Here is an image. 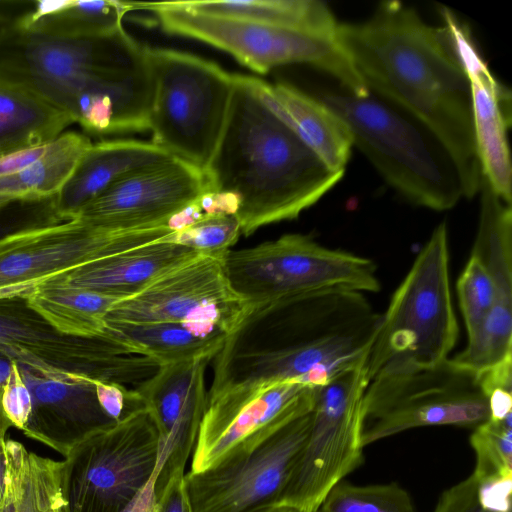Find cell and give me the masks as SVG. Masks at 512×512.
<instances>
[{
  "label": "cell",
  "instance_id": "1",
  "mask_svg": "<svg viewBox=\"0 0 512 512\" xmlns=\"http://www.w3.org/2000/svg\"><path fill=\"white\" fill-rule=\"evenodd\" d=\"M337 40L369 92L439 142L464 197L479 193L470 87L447 28L429 25L399 1H384L365 21L339 23Z\"/></svg>",
  "mask_w": 512,
  "mask_h": 512
},
{
  "label": "cell",
  "instance_id": "2",
  "mask_svg": "<svg viewBox=\"0 0 512 512\" xmlns=\"http://www.w3.org/2000/svg\"><path fill=\"white\" fill-rule=\"evenodd\" d=\"M204 172L211 200H228L245 236L297 218L345 173L327 167L269 106L256 77L240 74H234L228 117Z\"/></svg>",
  "mask_w": 512,
  "mask_h": 512
},
{
  "label": "cell",
  "instance_id": "3",
  "mask_svg": "<svg viewBox=\"0 0 512 512\" xmlns=\"http://www.w3.org/2000/svg\"><path fill=\"white\" fill-rule=\"evenodd\" d=\"M270 316L276 319L271 345L226 344L217 355L213 383L323 385L365 362L381 320L363 293L344 289L310 294Z\"/></svg>",
  "mask_w": 512,
  "mask_h": 512
},
{
  "label": "cell",
  "instance_id": "4",
  "mask_svg": "<svg viewBox=\"0 0 512 512\" xmlns=\"http://www.w3.org/2000/svg\"><path fill=\"white\" fill-rule=\"evenodd\" d=\"M346 123L359 149L385 181L408 201L436 211L462 198L458 173L439 142L400 109L369 92L318 96Z\"/></svg>",
  "mask_w": 512,
  "mask_h": 512
},
{
  "label": "cell",
  "instance_id": "5",
  "mask_svg": "<svg viewBox=\"0 0 512 512\" xmlns=\"http://www.w3.org/2000/svg\"><path fill=\"white\" fill-rule=\"evenodd\" d=\"M458 337L449 281L448 230L439 223L394 292L364 368L374 377L433 366L448 358Z\"/></svg>",
  "mask_w": 512,
  "mask_h": 512
},
{
  "label": "cell",
  "instance_id": "6",
  "mask_svg": "<svg viewBox=\"0 0 512 512\" xmlns=\"http://www.w3.org/2000/svg\"><path fill=\"white\" fill-rule=\"evenodd\" d=\"M224 263L231 285L252 307L248 326L317 292L380 289L371 259L322 246L303 234L230 250Z\"/></svg>",
  "mask_w": 512,
  "mask_h": 512
},
{
  "label": "cell",
  "instance_id": "7",
  "mask_svg": "<svg viewBox=\"0 0 512 512\" xmlns=\"http://www.w3.org/2000/svg\"><path fill=\"white\" fill-rule=\"evenodd\" d=\"M151 142L204 171L223 132L234 74L196 55L146 47Z\"/></svg>",
  "mask_w": 512,
  "mask_h": 512
},
{
  "label": "cell",
  "instance_id": "8",
  "mask_svg": "<svg viewBox=\"0 0 512 512\" xmlns=\"http://www.w3.org/2000/svg\"><path fill=\"white\" fill-rule=\"evenodd\" d=\"M129 4L131 11L152 12L165 32L214 46L256 73L265 74L287 64H308L332 76L353 95L369 93L340 46L337 33L197 13L176 1Z\"/></svg>",
  "mask_w": 512,
  "mask_h": 512
},
{
  "label": "cell",
  "instance_id": "9",
  "mask_svg": "<svg viewBox=\"0 0 512 512\" xmlns=\"http://www.w3.org/2000/svg\"><path fill=\"white\" fill-rule=\"evenodd\" d=\"M490 416L479 373L452 359L428 367L380 374L362 403V443L412 428L454 425L475 428Z\"/></svg>",
  "mask_w": 512,
  "mask_h": 512
},
{
  "label": "cell",
  "instance_id": "10",
  "mask_svg": "<svg viewBox=\"0 0 512 512\" xmlns=\"http://www.w3.org/2000/svg\"><path fill=\"white\" fill-rule=\"evenodd\" d=\"M175 226L111 230L71 217L17 227L0 236V298L27 296L85 265L170 235Z\"/></svg>",
  "mask_w": 512,
  "mask_h": 512
},
{
  "label": "cell",
  "instance_id": "11",
  "mask_svg": "<svg viewBox=\"0 0 512 512\" xmlns=\"http://www.w3.org/2000/svg\"><path fill=\"white\" fill-rule=\"evenodd\" d=\"M224 259L201 253L187 258L117 301L105 320L175 323L202 336H237L253 310L231 285Z\"/></svg>",
  "mask_w": 512,
  "mask_h": 512
},
{
  "label": "cell",
  "instance_id": "12",
  "mask_svg": "<svg viewBox=\"0 0 512 512\" xmlns=\"http://www.w3.org/2000/svg\"><path fill=\"white\" fill-rule=\"evenodd\" d=\"M159 434L146 409L78 444L63 461L62 512H123L155 477Z\"/></svg>",
  "mask_w": 512,
  "mask_h": 512
},
{
  "label": "cell",
  "instance_id": "13",
  "mask_svg": "<svg viewBox=\"0 0 512 512\" xmlns=\"http://www.w3.org/2000/svg\"><path fill=\"white\" fill-rule=\"evenodd\" d=\"M0 352L44 373L134 388L160 367L105 335L87 337L60 331L23 295L0 298Z\"/></svg>",
  "mask_w": 512,
  "mask_h": 512
},
{
  "label": "cell",
  "instance_id": "14",
  "mask_svg": "<svg viewBox=\"0 0 512 512\" xmlns=\"http://www.w3.org/2000/svg\"><path fill=\"white\" fill-rule=\"evenodd\" d=\"M364 363L315 387L309 432L277 506L317 512L329 490L361 464Z\"/></svg>",
  "mask_w": 512,
  "mask_h": 512
},
{
  "label": "cell",
  "instance_id": "15",
  "mask_svg": "<svg viewBox=\"0 0 512 512\" xmlns=\"http://www.w3.org/2000/svg\"><path fill=\"white\" fill-rule=\"evenodd\" d=\"M311 410L214 466L184 476L193 512H270L306 441Z\"/></svg>",
  "mask_w": 512,
  "mask_h": 512
},
{
  "label": "cell",
  "instance_id": "16",
  "mask_svg": "<svg viewBox=\"0 0 512 512\" xmlns=\"http://www.w3.org/2000/svg\"><path fill=\"white\" fill-rule=\"evenodd\" d=\"M314 393L315 387L296 382L213 383L189 472L206 470L308 413Z\"/></svg>",
  "mask_w": 512,
  "mask_h": 512
},
{
  "label": "cell",
  "instance_id": "17",
  "mask_svg": "<svg viewBox=\"0 0 512 512\" xmlns=\"http://www.w3.org/2000/svg\"><path fill=\"white\" fill-rule=\"evenodd\" d=\"M208 200L211 190L205 172L169 156L123 175L71 217L111 230L174 225L177 217Z\"/></svg>",
  "mask_w": 512,
  "mask_h": 512
},
{
  "label": "cell",
  "instance_id": "18",
  "mask_svg": "<svg viewBox=\"0 0 512 512\" xmlns=\"http://www.w3.org/2000/svg\"><path fill=\"white\" fill-rule=\"evenodd\" d=\"M69 113L86 132L107 135L147 130L152 82L146 60L94 75L40 78L11 85Z\"/></svg>",
  "mask_w": 512,
  "mask_h": 512
},
{
  "label": "cell",
  "instance_id": "19",
  "mask_svg": "<svg viewBox=\"0 0 512 512\" xmlns=\"http://www.w3.org/2000/svg\"><path fill=\"white\" fill-rule=\"evenodd\" d=\"M146 46L124 28L92 38H61L19 29L0 36V83L108 73L138 65Z\"/></svg>",
  "mask_w": 512,
  "mask_h": 512
},
{
  "label": "cell",
  "instance_id": "20",
  "mask_svg": "<svg viewBox=\"0 0 512 512\" xmlns=\"http://www.w3.org/2000/svg\"><path fill=\"white\" fill-rule=\"evenodd\" d=\"M210 360L162 365L135 387L159 434L155 493L160 497L177 473H184L206 408L205 371Z\"/></svg>",
  "mask_w": 512,
  "mask_h": 512
},
{
  "label": "cell",
  "instance_id": "21",
  "mask_svg": "<svg viewBox=\"0 0 512 512\" xmlns=\"http://www.w3.org/2000/svg\"><path fill=\"white\" fill-rule=\"evenodd\" d=\"M440 13L468 78L482 176L498 196L511 204L512 166L508 143L511 92L490 71L470 28L449 8L441 6Z\"/></svg>",
  "mask_w": 512,
  "mask_h": 512
},
{
  "label": "cell",
  "instance_id": "22",
  "mask_svg": "<svg viewBox=\"0 0 512 512\" xmlns=\"http://www.w3.org/2000/svg\"><path fill=\"white\" fill-rule=\"evenodd\" d=\"M31 394L23 433L63 456L90 436L114 426L101 408L94 380L53 375L15 362Z\"/></svg>",
  "mask_w": 512,
  "mask_h": 512
},
{
  "label": "cell",
  "instance_id": "23",
  "mask_svg": "<svg viewBox=\"0 0 512 512\" xmlns=\"http://www.w3.org/2000/svg\"><path fill=\"white\" fill-rule=\"evenodd\" d=\"M172 233L92 262L44 285L85 289L120 298L131 296L155 277L197 254L173 242Z\"/></svg>",
  "mask_w": 512,
  "mask_h": 512
},
{
  "label": "cell",
  "instance_id": "24",
  "mask_svg": "<svg viewBox=\"0 0 512 512\" xmlns=\"http://www.w3.org/2000/svg\"><path fill=\"white\" fill-rule=\"evenodd\" d=\"M256 84L263 99L327 167L345 172L353 141L348 126L336 112L291 84H270L259 78Z\"/></svg>",
  "mask_w": 512,
  "mask_h": 512
},
{
  "label": "cell",
  "instance_id": "25",
  "mask_svg": "<svg viewBox=\"0 0 512 512\" xmlns=\"http://www.w3.org/2000/svg\"><path fill=\"white\" fill-rule=\"evenodd\" d=\"M169 156L172 155L151 141L113 139L92 143L51 201L54 216L70 218L123 175Z\"/></svg>",
  "mask_w": 512,
  "mask_h": 512
},
{
  "label": "cell",
  "instance_id": "26",
  "mask_svg": "<svg viewBox=\"0 0 512 512\" xmlns=\"http://www.w3.org/2000/svg\"><path fill=\"white\" fill-rule=\"evenodd\" d=\"M131 11L128 1L43 0L17 19L19 29L61 38H92L113 34Z\"/></svg>",
  "mask_w": 512,
  "mask_h": 512
},
{
  "label": "cell",
  "instance_id": "27",
  "mask_svg": "<svg viewBox=\"0 0 512 512\" xmlns=\"http://www.w3.org/2000/svg\"><path fill=\"white\" fill-rule=\"evenodd\" d=\"M91 145L87 135L65 131L53 140L43 157L14 174L0 177V211L14 203L53 200Z\"/></svg>",
  "mask_w": 512,
  "mask_h": 512
},
{
  "label": "cell",
  "instance_id": "28",
  "mask_svg": "<svg viewBox=\"0 0 512 512\" xmlns=\"http://www.w3.org/2000/svg\"><path fill=\"white\" fill-rule=\"evenodd\" d=\"M105 336L146 356L159 366L193 359L211 360L224 348V335L202 336L175 323H127L105 320Z\"/></svg>",
  "mask_w": 512,
  "mask_h": 512
},
{
  "label": "cell",
  "instance_id": "29",
  "mask_svg": "<svg viewBox=\"0 0 512 512\" xmlns=\"http://www.w3.org/2000/svg\"><path fill=\"white\" fill-rule=\"evenodd\" d=\"M8 476L0 512L63 511V461L39 456L14 440H6Z\"/></svg>",
  "mask_w": 512,
  "mask_h": 512
},
{
  "label": "cell",
  "instance_id": "30",
  "mask_svg": "<svg viewBox=\"0 0 512 512\" xmlns=\"http://www.w3.org/2000/svg\"><path fill=\"white\" fill-rule=\"evenodd\" d=\"M75 124L67 112L20 88L0 83V156L49 143Z\"/></svg>",
  "mask_w": 512,
  "mask_h": 512
},
{
  "label": "cell",
  "instance_id": "31",
  "mask_svg": "<svg viewBox=\"0 0 512 512\" xmlns=\"http://www.w3.org/2000/svg\"><path fill=\"white\" fill-rule=\"evenodd\" d=\"M203 14L336 34L338 22L326 3L318 0L176 1Z\"/></svg>",
  "mask_w": 512,
  "mask_h": 512
},
{
  "label": "cell",
  "instance_id": "32",
  "mask_svg": "<svg viewBox=\"0 0 512 512\" xmlns=\"http://www.w3.org/2000/svg\"><path fill=\"white\" fill-rule=\"evenodd\" d=\"M480 213L471 256L487 270L499 299L512 301V205L482 176Z\"/></svg>",
  "mask_w": 512,
  "mask_h": 512
},
{
  "label": "cell",
  "instance_id": "33",
  "mask_svg": "<svg viewBox=\"0 0 512 512\" xmlns=\"http://www.w3.org/2000/svg\"><path fill=\"white\" fill-rule=\"evenodd\" d=\"M29 304L60 331L102 336L105 317L120 297L60 285H43L27 296Z\"/></svg>",
  "mask_w": 512,
  "mask_h": 512
},
{
  "label": "cell",
  "instance_id": "34",
  "mask_svg": "<svg viewBox=\"0 0 512 512\" xmlns=\"http://www.w3.org/2000/svg\"><path fill=\"white\" fill-rule=\"evenodd\" d=\"M512 358V302L497 300L480 325L470 334L466 347L452 360L482 373Z\"/></svg>",
  "mask_w": 512,
  "mask_h": 512
},
{
  "label": "cell",
  "instance_id": "35",
  "mask_svg": "<svg viewBox=\"0 0 512 512\" xmlns=\"http://www.w3.org/2000/svg\"><path fill=\"white\" fill-rule=\"evenodd\" d=\"M476 455L475 477L483 482L512 481V413L489 417L470 437Z\"/></svg>",
  "mask_w": 512,
  "mask_h": 512
},
{
  "label": "cell",
  "instance_id": "36",
  "mask_svg": "<svg viewBox=\"0 0 512 512\" xmlns=\"http://www.w3.org/2000/svg\"><path fill=\"white\" fill-rule=\"evenodd\" d=\"M317 512H416L408 492L396 483L334 485Z\"/></svg>",
  "mask_w": 512,
  "mask_h": 512
},
{
  "label": "cell",
  "instance_id": "37",
  "mask_svg": "<svg viewBox=\"0 0 512 512\" xmlns=\"http://www.w3.org/2000/svg\"><path fill=\"white\" fill-rule=\"evenodd\" d=\"M241 235L236 216L225 210H213L175 225L171 240L191 250L225 258Z\"/></svg>",
  "mask_w": 512,
  "mask_h": 512
},
{
  "label": "cell",
  "instance_id": "38",
  "mask_svg": "<svg viewBox=\"0 0 512 512\" xmlns=\"http://www.w3.org/2000/svg\"><path fill=\"white\" fill-rule=\"evenodd\" d=\"M512 482H483L472 473L445 490L433 512H511Z\"/></svg>",
  "mask_w": 512,
  "mask_h": 512
},
{
  "label": "cell",
  "instance_id": "39",
  "mask_svg": "<svg viewBox=\"0 0 512 512\" xmlns=\"http://www.w3.org/2000/svg\"><path fill=\"white\" fill-rule=\"evenodd\" d=\"M457 293L467 333L470 334L499 299L492 277L471 255L458 279Z\"/></svg>",
  "mask_w": 512,
  "mask_h": 512
},
{
  "label": "cell",
  "instance_id": "40",
  "mask_svg": "<svg viewBox=\"0 0 512 512\" xmlns=\"http://www.w3.org/2000/svg\"><path fill=\"white\" fill-rule=\"evenodd\" d=\"M96 396L103 411L115 422L146 409L135 389L105 381L95 382Z\"/></svg>",
  "mask_w": 512,
  "mask_h": 512
},
{
  "label": "cell",
  "instance_id": "41",
  "mask_svg": "<svg viewBox=\"0 0 512 512\" xmlns=\"http://www.w3.org/2000/svg\"><path fill=\"white\" fill-rule=\"evenodd\" d=\"M1 403L12 426L22 430L30 415L31 394L14 361L7 382L2 387Z\"/></svg>",
  "mask_w": 512,
  "mask_h": 512
},
{
  "label": "cell",
  "instance_id": "42",
  "mask_svg": "<svg viewBox=\"0 0 512 512\" xmlns=\"http://www.w3.org/2000/svg\"><path fill=\"white\" fill-rule=\"evenodd\" d=\"M185 473L175 474L166 484L155 512H193L186 491Z\"/></svg>",
  "mask_w": 512,
  "mask_h": 512
},
{
  "label": "cell",
  "instance_id": "43",
  "mask_svg": "<svg viewBox=\"0 0 512 512\" xmlns=\"http://www.w3.org/2000/svg\"><path fill=\"white\" fill-rule=\"evenodd\" d=\"M157 506L158 498L153 477L123 512H155Z\"/></svg>",
  "mask_w": 512,
  "mask_h": 512
},
{
  "label": "cell",
  "instance_id": "44",
  "mask_svg": "<svg viewBox=\"0 0 512 512\" xmlns=\"http://www.w3.org/2000/svg\"><path fill=\"white\" fill-rule=\"evenodd\" d=\"M23 2H0V36L12 27L17 19L31 6L30 2L19 7Z\"/></svg>",
  "mask_w": 512,
  "mask_h": 512
},
{
  "label": "cell",
  "instance_id": "45",
  "mask_svg": "<svg viewBox=\"0 0 512 512\" xmlns=\"http://www.w3.org/2000/svg\"><path fill=\"white\" fill-rule=\"evenodd\" d=\"M8 476V453L5 437H0V509L6 492Z\"/></svg>",
  "mask_w": 512,
  "mask_h": 512
},
{
  "label": "cell",
  "instance_id": "46",
  "mask_svg": "<svg viewBox=\"0 0 512 512\" xmlns=\"http://www.w3.org/2000/svg\"><path fill=\"white\" fill-rule=\"evenodd\" d=\"M13 361L0 352V387H3L11 373Z\"/></svg>",
  "mask_w": 512,
  "mask_h": 512
},
{
  "label": "cell",
  "instance_id": "47",
  "mask_svg": "<svg viewBox=\"0 0 512 512\" xmlns=\"http://www.w3.org/2000/svg\"><path fill=\"white\" fill-rule=\"evenodd\" d=\"M2 387H0V437H5L7 430L12 426L6 417L1 403Z\"/></svg>",
  "mask_w": 512,
  "mask_h": 512
},
{
  "label": "cell",
  "instance_id": "48",
  "mask_svg": "<svg viewBox=\"0 0 512 512\" xmlns=\"http://www.w3.org/2000/svg\"><path fill=\"white\" fill-rule=\"evenodd\" d=\"M270 512H306L290 506H276Z\"/></svg>",
  "mask_w": 512,
  "mask_h": 512
},
{
  "label": "cell",
  "instance_id": "49",
  "mask_svg": "<svg viewBox=\"0 0 512 512\" xmlns=\"http://www.w3.org/2000/svg\"><path fill=\"white\" fill-rule=\"evenodd\" d=\"M15 228H17V227L6 226L3 222V220L0 218V236H2L6 232H9Z\"/></svg>",
  "mask_w": 512,
  "mask_h": 512
},
{
  "label": "cell",
  "instance_id": "50",
  "mask_svg": "<svg viewBox=\"0 0 512 512\" xmlns=\"http://www.w3.org/2000/svg\"><path fill=\"white\" fill-rule=\"evenodd\" d=\"M53 512H60V511H53Z\"/></svg>",
  "mask_w": 512,
  "mask_h": 512
}]
</instances>
